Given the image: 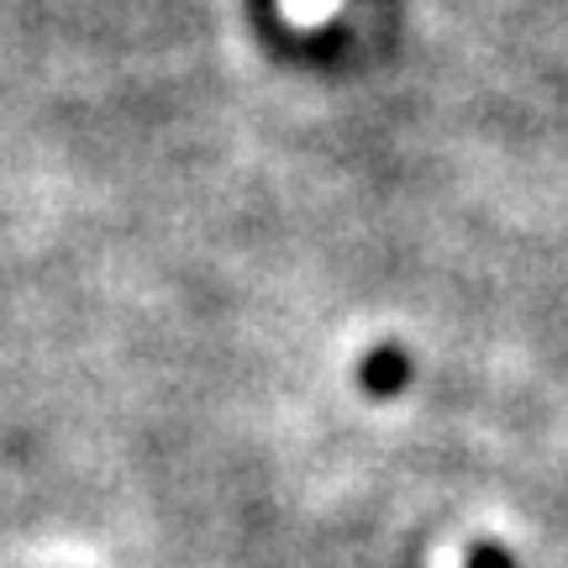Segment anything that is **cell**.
Returning a JSON list of instances; mask_svg holds the SVG:
<instances>
[{
	"label": "cell",
	"instance_id": "6da1fadb",
	"mask_svg": "<svg viewBox=\"0 0 568 568\" xmlns=\"http://www.w3.org/2000/svg\"><path fill=\"white\" fill-rule=\"evenodd\" d=\"M400 379H406V364H400L395 347H379V353L364 364V385L368 389H385L389 395V389H400Z\"/></svg>",
	"mask_w": 568,
	"mask_h": 568
},
{
	"label": "cell",
	"instance_id": "7a4b0ae2",
	"mask_svg": "<svg viewBox=\"0 0 568 568\" xmlns=\"http://www.w3.org/2000/svg\"><path fill=\"white\" fill-rule=\"evenodd\" d=\"M337 6L343 0H284V17L295 21V27H326V21L337 17Z\"/></svg>",
	"mask_w": 568,
	"mask_h": 568
},
{
	"label": "cell",
	"instance_id": "3957f363",
	"mask_svg": "<svg viewBox=\"0 0 568 568\" xmlns=\"http://www.w3.org/2000/svg\"><path fill=\"white\" fill-rule=\"evenodd\" d=\"M468 568H510V558L495 542H479V548L468 552Z\"/></svg>",
	"mask_w": 568,
	"mask_h": 568
}]
</instances>
